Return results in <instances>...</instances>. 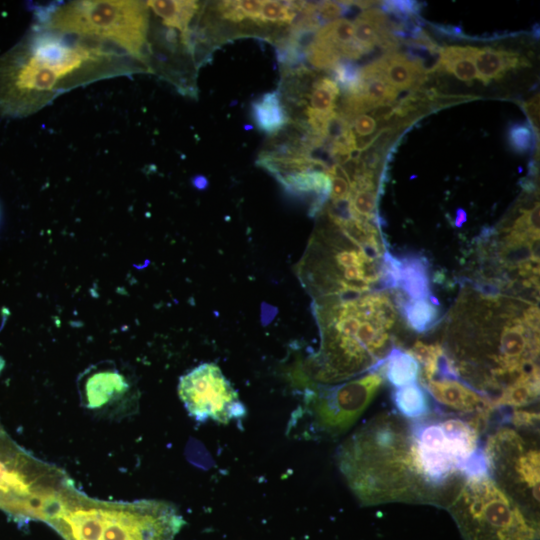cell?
Returning <instances> with one entry per match:
<instances>
[{
  "label": "cell",
  "mask_w": 540,
  "mask_h": 540,
  "mask_svg": "<svg viewBox=\"0 0 540 540\" xmlns=\"http://www.w3.org/2000/svg\"><path fill=\"white\" fill-rule=\"evenodd\" d=\"M139 73L150 71L112 46L32 24L0 55V115L30 116L77 87Z\"/></svg>",
  "instance_id": "cell-1"
},
{
  "label": "cell",
  "mask_w": 540,
  "mask_h": 540,
  "mask_svg": "<svg viewBox=\"0 0 540 540\" xmlns=\"http://www.w3.org/2000/svg\"><path fill=\"white\" fill-rule=\"evenodd\" d=\"M345 482L363 506L442 501L421 466L412 420L384 412L364 423L336 451Z\"/></svg>",
  "instance_id": "cell-2"
},
{
  "label": "cell",
  "mask_w": 540,
  "mask_h": 540,
  "mask_svg": "<svg viewBox=\"0 0 540 540\" xmlns=\"http://www.w3.org/2000/svg\"><path fill=\"white\" fill-rule=\"evenodd\" d=\"M45 522L64 540H174L182 515L161 500L111 502L66 489Z\"/></svg>",
  "instance_id": "cell-3"
},
{
  "label": "cell",
  "mask_w": 540,
  "mask_h": 540,
  "mask_svg": "<svg viewBox=\"0 0 540 540\" xmlns=\"http://www.w3.org/2000/svg\"><path fill=\"white\" fill-rule=\"evenodd\" d=\"M151 12L146 1L81 0L38 6L32 24L52 32L112 46L150 67Z\"/></svg>",
  "instance_id": "cell-4"
},
{
  "label": "cell",
  "mask_w": 540,
  "mask_h": 540,
  "mask_svg": "<svg viewBox=\"0 0 540 540\" xmlns=\"http://www.w3.org/2000/svg\"><path fill=\"white\" fill-rule=\"evenodd\" d=\"M446 509L463 540H539V519L489 475L464 479Z\"/></svg>",
  "instance_id": "cell-5"
},
{
  "label": "cell",
  "mask_w": 540,
  "mask_h": 540,
  "mask_svg": "<svg viewBox=\"0 0 540 540\" xmlns=\"http://www.w3.org/2000/svg\"><path fill=\"white\" fill-rule=\"evenodd\" d=\"M383 365L334 386L314 384L305 388L303 404L294 412L290 426L310 437L341 436L357 422L381 388Z\"/></svg>",
  "instance_id": "cell-6"
},
{
  "label": "cell",
  "mask_w": 540,
  "mask_h": 540,
  "mask_svg": "<svg viewBox=\"0 0 540 540\" xmlns=\"http://www.w3.org/2000/svg\"><path fill=\"white\" fill-rule=\"evenodd\" d=\"M489 476L528 513L539 519L538 429L500 424L485 440Z\"/></svg>",
  "instance_id": "cell-7"
},
{
  "label": "cell",
  "mask_w": 540,
  "mask_h": 540,
  "mask_svg": "<svg viewBox=\"0 0 540 540\" xmlns=\"http://www.w3.org/2000/svg\"><path fill=\"white\" fill-rule=\"evenodd\" d=\"M178 394L198 422L228 423L246 414L236 390L215 363H203L180 378Z\"/></svg>",
  "instance_id": "cell-8"
},
{
  "label": "cell",
  "mask_w": 540,
  "mask_h": 540,
  "mask_svg": "<svg viewBox=\"0 0 540 540\" xmlns=\"http://www.w3.org/2000/svg\"><path fill=\"white\" fill-rule=\"evenodd\" d=\"M433 399L452 414L490 421L497 408L486 396L460 378H432L421 384Z\"/></svg>",
  "instance_id": "cell-9"
},
{
  "label": "cell",
  "mask_w": 540,
  "mask_h": 540,
  "mask_svg": "<svg viewBox=\"0 0 540 540\" xmlns=\"http://www.w3.org/2000/svg\"><path fill=\"white\" fill-rule=\"evenodd\" d=\"M80 390L84 407L108 414L127 396L130 386L116 369L101 368L85 375Z\"/></svg>",
  "instance_id": "cell-10"
},
{
  "label": "cell",
  "mask_w": 540,
  "mask_h": 540,
  "mask_svg": "<svg viewBox=\"0 0 540 540\" xmlns=\"http://www.w3.org/2000/svg\"><path fill=\"white\" fill-rule=\"evenodd\" d=\"M426 75L418 63L397 52L385 53L360 69L361 80L382 78L397 90L416 89L424 82Z\"/></svg>",
  "instance_id": "cell-11"
},
{
  "label": "cell",
  "mask_w": 540,
  "mask_h": 540,
  "mask_svg": "<svg viewBox=\"0 0 540 540\" xmlns=\"http://www.w3.org/2000/svg\"><path fill=\"white\" fill-rule=\"evenodd\" d=\"M474 61L478 79L484 84L501 78L508 70L528 65L517 53L491 47L477 48Z\"/></svg>",
  "instance_id": "cell-12"
},
{
  "label": "cell",
  "mask_w": 540,
  "mask_h": 540,
  "mask_svg": "<svg viewBox=\"0 0 540 540\" xmlns=\"http://www.w3.org/2000/svg\"><path fill=\"white\" fill-rule=\"evenodd\" d=\"M251 114L258 129L271 136L289 124V115L279 91L263 94L251 105Z\"/></svg>",
  "instance_id": "cell-13"
},
{
  "label": "cell",
  "mask_w": 540,
  "mask_h": 540,
  "mask_svg": "<svg viewBox=\"0 0 540 540\" xmlns=\"http://www.w3.org/2000/svg\"><path fill=\"white\" fill-rule=\"evenodd\" d=\"M146 3L160 24L178 31L187 29L200 11L197 1L156 0Z\"/></svg>",
  "instance_id": "cell-14"
},
{
  "label": "cell",
  "mask_w": 540,
  "mask_h": 540,
  "mask_svg": "<svg viewBox=\"0 0 540 540\" xmlns=\"http://www.w3.org/2000/svg\"><path fill=\"white\" fill-rule=\"evenodd\" d=\"M400 261L398 287H401L411 300L430 297V278L426 259L422 256L409 255L401 258Z\"/></svg>",
  "instance_id": "cell-15"
},
{
  "label": "cell",
  "mask_w": 540,
  "mask_h": 540,
  "mask_svg": "<svg viewBox=\"0 0 540 540\" xmlns=\"http://www.w3.org/2000/svg\"><path fill=\"white\" fill-rule=\"evenodd\" d=\"M476 47L445 46L440 48L438 69L445 70L462 81L478 78L475 66Z\"/></svg>",
  "instance_id": "cell-16"
},
{
  "label": "cell",
  "mask_w": 540,
  "mask_h": 540,
  "mask_svg": "<svg viewBox=\"0 0 540 540\" xmlns=\"http://www.w3.org/2000/svg\"><path fill=\"white\" fill-rule=\"evenodd\" d=\"M392 401L400 415L408 420L422 419L432 412L427 392L416 383L397 388L392 394Z\"/></svg>",
  "instance_id": "cell-17"
},
{
  "label": "cell",
  "mask_w": 540,
  "mask_h": 540,
  "mask_svg": "<svg viewBox=\"0 0 540 540\" xmlns=\"http://www.w3.org/2000/svg\"><path fill=\"white\" fill-rule=\"evenodd\" d=\"M384 375L395 388L415 383L419 376L420 365L407 351L393 348L384 362Z\"/></svg>",
  "instance_id": "cell-18"
},
{
  "label": "cell",
  "mask_w": 540,
  "mask_h": 540,
  "mask_svg": "<svg viewBox=\"0 0 540 540\" xmlns=\"http://www.w3.org/2000/svg\"><path fill=\"white\" fill-rule=\"evenodd\" d=\"M339 93L340 89L335 80L329 77H316L310 85L309 93L306 92L299 101L288 105V107L286 106V108L297 106L302 103L305 98H308L309 106L305 107L304 109H310L321 114H330L335 111L336 100Z\"/></svg>",
  "instance_id": "cell-19"
},
{
  "label": "cell",
  "mask_w": 540,
  "mask_h": 540,
  "mask_svg": "<svg viewBox=\"0 0 540 540\" xmlns=\"http://www.w3.org/2000/svg\"><path fill=\"white\" fill-rule=\"evenodd\" d=\"M354 24L348 19H336L319 28L313 40L326 45L345 58L347 48L353 42Z\"/></svg>",
  "instance_id": "cell-20"
},
{
  "label": "cell",
  "mask_w": 540,
  "mask_h": 540,
  "mask_svg": "<svg viewBox=\"0 0 540 540\" xmlns=\"http://www.w3.org/2000/svg\"><path fill=\"white\" fill-rule=\"evenodd\" d=\"M407 324L417 333H425L439 321V309L426 299L409 300L401 305Z\"/></svg>",
  "instance_id": "cell-21"
},
{
  "label": "cell",
  "mask_w": 540,
  "mask_h": 540,
  "mask_svg": "<svg viewBox=\"0 0 540 540\" xmlns=\"http://www.w3.org/2000/svg\"><path fill=\"white\" fill-rule=\"evenodd\" d=\"M539 397V381L517 383L504 390L496 400V408H521L534 403Z\"/></svg>",
  "instance_id": "cell-22"
},
{
  "label": "cell",
  "mask_w": 540,
  "mask_h": 540,
  "mask_svg": "<svg viewBox=\"0 0 540 540\" xmlns=\"http://www.w3.org/2000/svg\"><path fill=\"white\" fill-rule=\"evenodd\" d=\"M507 137L512 150L520 154L528 152L534 145L535 135L526 122L512 123L508 128Z\"/></svg>",
  "instance_id": "cell-23"
},
{
  "label": "cell",
  "mask_w": 540,
  "mask_h": 540,
  "mask_svg": "<svg viewBox=\"0 0 540 540\" xmlns=\"http://www.w3.org/2000/svg\"><path fill=\"white\" fill-rule=\"evenodd\" d=\"M502 422L520 429H538L539 413L531 410L514 409L513 412L503 417Z\"/></svg>",
  "instance_id": "cell-24"
},
{
  "label": "cell",
  "mask_w": 540,
  "mask_h": 540,
  "mask_svg": "<svg viewBox=\"0 0 540 540\" xmlns=\"http://www.w3.org/2000/svg\"><path fill=\"white\" fill-rule=\"evenodd\" d=\"M523 109L528 115L530 124L534 130V133L539 134V95L537 94L532 99L528 100L523 105Z\"/></svg>",
  "instance_id": "cell-25"
},
{
  "label": "cell",
  "mask_w": 540,
  "mask_h": 540,
  "mask_svg": "<svg viewBox=\"0 0 540 540\" xmlns=\"http://www.w3.org/2000/svg\"><path fill=\"white\" fill-rule=\"evenodd\" d=\"M467 216L465 210L459 208L456 211V217H455V225L457 227H461L462 224L466 221Z\"/></svg>",
  "instance_id": "cell-26"
}]
</instances>
